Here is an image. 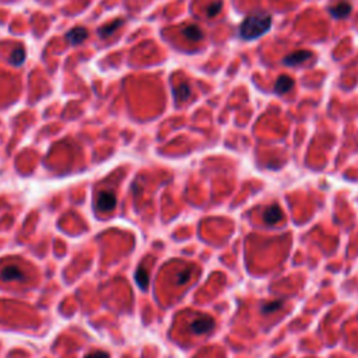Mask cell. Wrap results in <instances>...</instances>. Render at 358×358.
<instances>
[{"label":"cell","mask_w":358,"mask_h":358,"mask_svg":"<svg viewBox=\"0 0 358 358\" xmlns=\"http://www.w3.org/2000/svg\"><path fill=\"white\" fill-rule=\"evenodd\" d=\"M294 87V80L288 76H280L274 84V92L277 94H286Z\"/></svg>","instance_id":"cell-10"},{"label":"cell","mask_w":358,"mask_h":358,"mask_svg":"<svg viewBox=\"0 0 358 358\" xmlns=\"http://www.w3.org/2000/svg\"><path fill=\"white\" fill-rule=\"evenodd\" d=\"M329 11L335 18H346L351 13V4L348 1H339L337 4L332 6Z\"/></svg>","instance_id":"cell-9"},{"label":"cell","mask_w":358,"mask_h":358,"mask_svg":"<svg viewBox=\"0 0 358 358\" xmlns=\"http://www.w3.org/2000/svg\"><path fill=\"white\" fill-rule=\"evenodd\" d=\"M87 36H89V33L83 27H76V28L70 30L66 35L67 41L72 45H78L81 44V42H84L87 39Z\"/></svg>","instance_id":"cell-8"},{"label":"cell","mask_w":358,"mask_h":358,"mask_svg":"<svg viewBox=\"0 0 358 358\" xmlns=\"http://www.w3.org/2000/svg\"><path fill=\"white\" fill-rule=\"evenodd\" d=\"M271 28V16L268 13H256L246 17L239 27V34L246 41L260 38Z\"/></svg>","instance_id":"cell-1"},{"label":"cell","mask_w":358,"mask_h":358,"mask_svg":"<svg viewBox=\"0 0 358 358\" xmlns=\"http://www.w3.org/2000/svg\"><path fill=\"white\" fill-rule=\"evenodd\" d=\"M221 7H223V1L221 0H214L212 1L207 7H206V14H207V17H214V16H217L220 10H221Z\"/></svg>","instance_id":"cell-16"},{"label":"cell","mask_w":358,"mask_h":358,"mask_svg":"<svg viewBox=\"0 0 358 358\" xmlns=\"http://www.w3.org/2000/svg\"><path fill=\"white\" fill-rule=\"evenodd\" d=\"M183 36L186 38V39H189L192 42H199L201 41L203 38H204V33L201 31V28L199 25H196V24H189V25H186L185 28H183Z\"/></svg>","instance_id":"cell-7"},{"label":"cell","mask_w":358,"mask_h":358,"mask_svg":"<svg viewBox=\"0 0 358 358\" xmlns=\"http://www.w3.org/2000/svg\"><path fill=\"white\" fill-rule=\"evenodd\" d=\"M25 60V49L24 48H16L10 55V62L14 66H20Z\"/></svg>","instance_id":"cell-14"},{"label":"cell","mask_w":358,"mask_h":358,"mask_svg":"<svg viewBox=\"0 0 358 358\" xmlns=\"http://www.w3.org/2000/svg\"><path fill=\"white\" fill-rule=\"evenodd\" d=\"M86 358H109V356L105 351H95V353H91L89 356H86Z\"/></svg>","instance_id":"cell-18"},{"label":"cell","mask_w":358,"mask_h":358,"mask_svg":"<svg viewBox=\"0 0 358 358\" xmlns=\"http://www.w3.org/2000/svg\"><path fill=\"white\" fill-rule=\"evenodd\" d=\"M190 94H192V89L188 83H180L178 87L174 89V95H175V100L178 102H183V101L189 100Z\"/></svg>","instance_id":"cell-11"},{"label":"cell","mask_w":358,"mask_h":358,"mask_svg":"<svg viewBox=\"0 0 358 358\" xmlns=\"http://www.w3.org/2000/svg\"><path fill=\"white\" fill-rule=\"evenodd\" d=\"M116 206V196L112 190H102L97 199V207L101 212H111Z\"/></svg>","instance_id":"cell-3"},{"label":"cell","mask_w":358,"mask_h":358,"mask_svg":"<svg viewBox=\"0 0 358 358\" xmlns=\"http://www.w3.org/2000/svg\"><path fill=\"white\" fill-rule=\"evenodd\" d=\"M214 321L209 316H200V318H196L193 319L189 323V330L195 335L201 336V335H207L210 333L213 329H214Z\"/></svg>","instance_id":"cell-2"},{"label":"cell","mask_w":358,"mask_h":358,"mask_svg":"<svg viewBox=\"0 0 358 358\" xmlns=\"http://www.w3.org/2000/svg\"><path fill=\"white\" fill-rule=\"evenodd\" d=\"M0 279L3 281H20V280L24 279V271L17 265H9V266L1 268Z\"/></svg>","instance_id":"cell-4"},{"label":"cell","mask_w":358,"mask_h":358,"mask_svg":"<svg viewBox=\"0 0 358 358\" xmlns=\"http://www.w3.org/2000/svg\"><path fill=\"white\" fill-rule=\"evenodd\" d=\"M190 279V270H183V271H180L178 274V277H177V283L178 284H185V283H188Z\"/></svg>","instance_id":"cell-17"},{"label":"cell","mask_w":358,"mask_h":358,"mask_svg":"<svg viewBox=\"0 0 358 358\" xmlns=\"http://www.w3.org/2000/svg\"><path fill=\"white\" fill-rule=\"evenodd\" d=\"M134 277H136V283L139 284V287L142 290H145L147 286H148V274H147V271H145V268L143 266H140L136 270V276Z\"/></svg>","instance_id":"cell-13"},{"label":"cell","mask_w":358,"mask_h":358,"mask_svg":"<svg viewBox=\"0 0 358 358\" xmlns=\"http://www.w3.org/2000/svg\"><path fill=\"white\" fill-rule=\"evenodd\" d=\"M281 306H283V300L266 302V304H263V305H262V313H265V315H268V313L274 312V311L280 309Z\"/></svg>","instance_id":"cell-15"},{"label":"cell","mask_w":358,"mask_h":358,"mask_svg":"<svg viewBox=\"0 0 358 358\" xmlns=\"http://www.w3.org/2000/svg\"><path fill=\"white\" fill-rule=\"evenodd\" d=\"M122 24L123 20H116V21L111 22V24H107V25L101 27L100 30H98V35H100L101 38H108V36H111L112 34L115 33Z\"/></svg>","instance_id":"cell-12"},{"label":"cell","mask_w":358,"mask_h":358,"mask_svg":"<svg viewBox=\"0 0 358 358\" xmlns=\"http://www.w3.org/2000/svg\"><path fill=\"white\" fill-rule=\"evenodd\" d=\"M311 56H312V54L309 51H297V52H292L290 55L286 56L283 59V63L286 66H297V65H301L304 62H306Z\"/></svg>","instance_id":"cell-5"},{"label":"cell","mask_w":358,"mask_h":358,"mask_svg":"<svg viewBox=\"0 0 358 358\" xmlns=\"http://www.w3.org/2000/svg\"><path fill=\"white\" fill-rule=\"evenodd\" d=\"M283 220V212L279 206L276 204H271L265 209L263 212V221L268 225H274V224L280 223Z\"/></svg>","instance_id":"cell-6"}]
</instances>
